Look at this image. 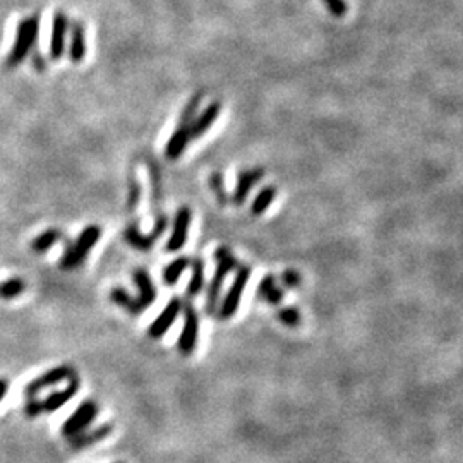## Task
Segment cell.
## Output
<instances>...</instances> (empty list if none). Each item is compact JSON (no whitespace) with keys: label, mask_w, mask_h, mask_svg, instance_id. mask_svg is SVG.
<instances>
[{"label":"cell","mask_w":463,"mask_h":463,"mask_svg":"<svg viewBox=\"0 0 463 463\" xmlns=\"http://www.w3.org/2000/svg\"><path fill=\"white\" fill-rule=\"evenodd\" d=\"M74 374L76 372L71 365H57V367L54 369H48V371H45L43 374L28 383V386L24 388V395L34 396L38 391H41V389L57 385V383L61 381H65V379H71Z\"/></svg>","instance_id":"cell-9"},{"label":"cell","mask_w":463,"mask_h":463,"mask_svg":"<svg viewBox=\"0 0 463 463\" xmlns=\"http://www.w3.org/2000/svg\"><path fill=\"white\" fill-rule=\"evenodd\" d=\"M100 235H102V228L98 225H89L85 230L79 233L78 240H76L72 246L67 247V250L64 252V256L61 257V263L58 266L62 270H74L79 264H83V261L86 259L91 249L95 247V244L98 242Z\"/></svg>","instance_id":"cell-3"},{"label":"cell","mask_w":463,"mask_h":463,"mask_svg":"<svg viewBox=\"0 0 463 463\" xmlns=\"http://www.w3.org/2000/svg\"><path fill=\"white\" fill-rule=\"evenodd\" d=\"M191 141V132L189 127H184V125H177L175 132L172 134V138L169 139L165 146V156L169 160H177L184 155L187 144Z\"/></svg>","instance_id":"cell-16"},{"label":"cell","mask_w":463,"mask_h":463,"mask_svg":"<svg viewBox=\"0 0 463 463\" xmlns=\"http://www.w3.org/2000/svg\"><path fill=\"white\" fill-rule=\"evenodd\" d=\"M132 280H134L139 294L138 297H134V305H132L131 314L138 316L148 308H151L153 302L156 301V288L146 270H136L134 274H132Z\"/></svg>","instance_id":"cell-7"},{"label":"cell","mask_w":463,"mask_h":463,"mask_svg":"<svg viewBox=\"0 0 463 463\" xmlns=\"http://www.w3.org/2000/svg\"><path fill=\"white\" fill-rule=\"evenodd\" d=\"M201 102H203V93H196V95L191 98V102L187 103L186 107H184V112L182 116L179 118V125H184V127H189L191 122L194 120V114H196V110L200 109Z\"/></svg>","instance_id":"cell-24"},{"label":"cell","mask_w":463,"mask_h":463,"mask_svg":"<svg viewBox=\"0 0 463 463\" xmlns=\"http://www.w3.org/2000/svg\"><path fill=\"white\" fill-rule=\"evenodd\" d=\"M180 311H182V301H180L179 297L170 299L169 304H166L165 309L162 311V314L151 323V326H149L148 330V335L151 336V338H162V336L169 332L170 326L175 323Z\"/></svg>","instance_id":"cell-11"},{"label":"cell","mask_w":463,"mask_h":463,"mask_svg":"<svg viewBox=\"0 0 463 463\" xmlns=\"http://www.w3.org/2000/svg\"><path fill=\"white\" fill-rule=\"evenodd\" d=\"M24 412H26V416L30 417V419H34V417H38L40 413H43V407H41L40 400H36L34 396H28V402L26 405H24Z\"/></svg>","instance_id":"cell-29"},{"label":"cell","mask_w":463,"mask_h":463,"mask_svg":"<svg viewBox=\"0 0 463 463\" xmlns=\"http://www.w3.org/2000/svg\"><path fill=\"white\" fill-rule=\"evenodd\" d=\"M189 264L191 259L187 256H180L177 257L175 261H172V263L165 268V271H163V281H165V285H170V287L175 285Z\"/></svg>","instance_id":"cell-23"},{"label":"cell","mask_w":463,"mask_h":463,"mask_svg":"<svg viewBox=\"0 0 463 463\" xmlns=\"http://www.w3.org/2000/svg\"><path fill=\"white\" fill-rule=\"evenodd\" d=\"M79 386H81L79 385V378L74 374L71 379H69V385L65 386L64 389H61V391H54L52 395H48L47 398L41 402L43 413H54V412H57L58 409H62V407H64L69 400L74 398V396L78 395Z\"/></svg>","instance_id":"cell-13"},{"label":"cell","mask_w":463,"mask_h":463,"mask_svg":"<svg viewBox=\"0 0 463 463\" xmlns=\"http://www.w3.org/2000/svg\"><path fill=\"white\" fill-rule=\"evenodd\" d=\"M264 177V170L263 169H247L239 172L237 175V184H235V191H233V197L232 201L235 204H242L244 201L247 200L249 196L250 189L259 182L261 179Z\"/></svg>","instance_id":"cell-14"},{"label":"cell","mask_w":463,"mask_h":463,"mask_svg":"<svg viewBox=\"0 0 463 463\" xmlns=\"http://www.w3.org/2000/svg\"><path fill=\"white\" fill-rule=\"evenodd\" d=\"M110 299H112L114 304H117L118 308L125 309L127 312H132V305H134V297L129 294L125 288L122 287H114L110 290Z\"/></svg>","instance_id":"cell-25"},{"label":"cell","mask_w":463,"mask_h":463,"mask_svg":"<svg viewBox=\"0 0 463 463\" xmlns=\"http://www.w3.org/2000/svg\"><path fill=\"white\" fill-rule=\"evenodd\" d=\"M191 266H193V277H191L189 285H187V295H189V297H196V295H200L201 290L204 288L203 257H196L194 261H191Z\"/></svg>","instance_id":"cell-20"},{"label":"cell","mask_w":463,"mask_h":463,"mask_svg":"<svg viewBox=\"0 0 463 463\" xmlns=\"http://www.w3.org/2000/svg\"><path fill=\"white\" fill-rule=\"evenodd\" d=\"M277 197V187L274 186H266L257 193V196L254 197L252 206H250V213L252 215H263L268 208L271 206V203Z\"/></svg>","instance_id":"cell-21"},{"label":"cell","mask_w":463,"mask_h":463,"mask_svg":"<svg viewBox=\"0 0 463 463\" xmlns=\"http://www.w3.org/2000/svg\"><path fill=\"white\" fill-rule=\"evenodd\" d=\"M7 391H9V381H6V379H0V402H2L3 396L7 395Z\"/></svg>","instance_id":"cell-33"},{"label":"cell","mask_w":463,"mask_h":463,"mask_svg":"<svg viewBox=\"0 0 463 463\" xmlns=\"http://www.w3.org/2000/svg\"><path fill=\"white\" fill-rule=\"evenodd\" d=\"M69 57L74 64L83 62L86 57V38H85V26L81 21H74L71 24V47H69Z\"/></svg>","instance_id":"cell-17"},{"label":"cell","mask_w":463,"mask_h":463,"mask_svg":"<svg viewBox=\"0 0 463 463\" xmlns=\"http://www.w3.org/2000/svg\"><path fill=\"white\" fill-rule=\"evenodd\" d=\"M222 110V103L220 102H213L203 110L189 125V132H191V139H197L211 127V125L217 122L218 116H220Z\"/></svg>","instance_id":"cell-15"},{"label":"cell","mask_w":463,"mask_h":463,"mask_svg":"<svg viewBox=\"0 0 463 463\" xmlns=\"http://www.w3.org/2000/svg\"><path fill=\"white\" fill-rule=\"evenodd\" d=\"M197 336H200V316H197L196 309L187 302L184 305V328L179 336V350L184 355L193 354L194 348L197 345Z\"/></svg>","instance_id":"cell-6"},{"label":"cell","mask_w":463,"mask_h":463,"mask_svg":"<svg viewBox=\"0 0 463 463\" xmlns=\"http://www.w3.org/2000/svg\"><path fill=\"white\" fill-rule=\"evenodd\" d=\"M281 283L287 288H297L301 285V274L294 270H287L281 273Z\"/></svg>","instance_id":"cell-30"},{"label":"cell","mask_w":463,"mask_h":463,"mask_svg":"<svg viewBox=\"0 0 463 463\" xmlns=\"http://www.w3.org/2000/svg\"><path fill=\"white\" fill-rule=\"evenodd\" d=\"M278 318H280V321L283 323V325L290 326V328H295V326L301 325V312H299V309L295 308L281 309V311L278 312Z\"/></svg>","instance_id":"cell-28"},{"label":"cell","mask_w":463,"mask_h":463,"mask_svg":"<svg viewBox=\"0 0 463 463\" xmlns=\"http://www.w3.org/2000/svg\"><path fill=\"white\" fill-rule=\"evenodd\" d=\"M325 3L335 17H343L347 14L345 0H325Z\"/></svg>","instance_id":"cell-31"},{"label":"cell","mask_w":463,"mask_h":463,"mask_svg":"<svg viewBox=\"0 0 463 463\" xmlns=\"http://www.w3.org/2000/svg\"><path fill=\"white\" fill-rule=\"evenodd\" d=\"M257 295H259V297L263 299V301L270 302V304H274V305L280 304V302L283 301V297H285L283 290H281V288L278 287L277 278H274L271 273H268L266 277H264L263 280H261L259 290H257Z\"/></svg>","instance_id":"cell-19"},{"label":"cell","mask_w":463,"mask_h":463,"mask_svg":"<svg viewBox=\"0 0 463 463\" xmlns=\"http://www.w3.org/2000/svg\"><path fill=\"white\" fill-rule=\"evenodd\" d=\"M114 427L112 424H103V426L96 427V429L89 431V433H79L76 434V436L69 438V443H71L72 448H86V446H91V444L95 443H100V441L105 440L109 434H112Z\"/></svg>","instance_id":"cell-18"},{"label":"cell","mask_w":463,"mask_h":463,"mask_svg":"<svg viewBox=\"0 0 463 463\" xmlns=\"http://www.w3.org/2000/svg\"><path fill=\"white\" fill-rule=\"evenodd\" d=\"M191 218L193 213L187 206H182L175 215V220H173V228L172 235H170L169 242H166V252H177V250L182 249L187 242V235H189V227H191Z\"/></svg>","instance_id":"cell-10"},{"label":"cell","mask_w":463,"mask_h":463,"mask_svg":"<svg viewBox=\"0 0 463 463\" xmlns=\"http://www.w3.org/2000/svg\"><path fill=\"white\" fill-rule=\"evenodd\" d=\"M165 228H166V218L162 215V217L156 218V225L153 227L151 233L144 235V233H141V230H139L138 225H129L124 232V239H125V242L131 244L134 249L149 250L153 247V244H155L156 240L162 237V233L165 232Z\"/></svg>","instance_id":"cell-8"},{"label":"cell","mask_w":463,"mask_h":463,"mask_svg":"<svg viewBox=\"0 0 463 463\" xmlns=\"http://www.w3.org/2000/svg\"><path fill=\"white\" fill-rule=\"evenodd\" d=\"M24 292V281L21 278H10V280L0 283V297L14 299Z\"/></svg>","instance_id":"cell-26"},{"label":"cell","mask_w":463,"mask_h":463,"mask_svg":"<svg viewBox=\"0 0 463 463\" xmlns=\"http://www.w3.org/2000/svg\"><path fill=\"white\" fill-rule=\"evenodd\" d=\"M69 19L64 10H57L54 16V24H52V36H50V58L58 61L62 58L65 48V36H67Z\"/></svg>","instance_id":"cell-12"},{"label":"cell","mask_w":463,"mask_h":463,"mask_svg":"<svg viewBox=\"0 0 463 463\" xmlns=\"http://www.w3.org/2000/svg\"><path fill=\"white\" fill-rule=\"evenodd\" d=\"M98 412L100 409L96 402H93V400L83 402L81 405L76 409V412L64 422V426H62V434H64L65 438H72L76 436V434L83 433V431L96 419Z\"/></svg>","instance_id":"cell-5"},{"label":"cell","mask_w":463,"mask_h":463,"mask_svg":"<svg viewBox=\"0 0 463 463\" xmlns=\"http://www.w3.org/2000/svg\"><path fill=\"white\" fill-rule=\"evenodd\" d=\"M215 259H217V270H215L213 278H211V283L208 287L206 294V312L210 316L215 314L217 311L218 299H220L222 287H224V281L228 274L239 266V261L235 259V256L232 254V250L228 247L222 246L215 250Z\"/></svg>","instance_id":"cell-2"},{"label":"cell","mask_w":463,"mask_h":463,"mask_svg":"<svg viewBox=\"0 0 463 463\" xmlns=\"http://www.w3.org/2000/svg\"><path fill=\"white\" fill-rule=\"evenodd\" d=\"M61 239H62V233L58 232L57 228H48V230L40 233V235H38L36 239L31 242V249L38 254H43V252H47V250H50L52 247H54Z\"/></svg>","instance_id":"cell-22"},{"label":"cell","mask_w":463,"mask_h":463,"mask_svg":"<svg viewBox=\"0 0 463 463\" xmlns=\"http://www.w3.org/2000/svg\"><path fill=\"white\" fill-rule=\"evenodd\" d=\"M38 31H40V14L38 12L31 14V16L19 21V24H17L16 40H14L12 48H10L9 55H7L6 62H3L6 69L17 67V65L30 55L31 48L36 45Z\"/></svg>","instance_id":"cell-1"},{"label":"cell","mask_w":463,"mask_h":463,"mask_svg":"<svg viewBox=\"0 0 463 463\" xmlns=\"http://www.w3.org/2000/svg\"><path fill=\"white\" fill-rule=\"evenodd\" d=\"M129 187H131V193H129V210H134L136 204H138V201H139V197H141V187H139V184L136 182L134 177L131 179Z\"/></svg>","instance_id":"cell-32"},{"label":"cell","mask_w":463,"mask_h":463,"mask_svg":"<svg viewBox=\"0 0 463 463\" xmlns=\"http://www.w3.org/2000/svg\"><path fill=\"white\" fill-rule=\"evenodd\" d=\"M210 186H211V189H213L215 196H217L218 203L227 204L228 203V196H227V191H225L224 177H222V173H218V172L211 173V175H210Z\"/></svg>","instance_id":"cell-27"},{"label":"cell","mask_w":463,"mask_h":463,"mask_svg":"<svg viewBox=\"0 0 463 463\" xmlns=\"http://www.w3.org/2000/svg\"><path fill=\"white\" fill-rule=\"evenodd\" d=\"M235 270L237 273L235 278H233L230 290L227 292V295H225L224 302H222L220 305V311H218V318L224 319V321L225 319H230L237 312V309H239L240 305V299H242L244 290H246L247 287V281H249L250 278V268L247 266V264H240V266H237Z\"/></svg>","instance_id":"cell-4"}]
</instances>
